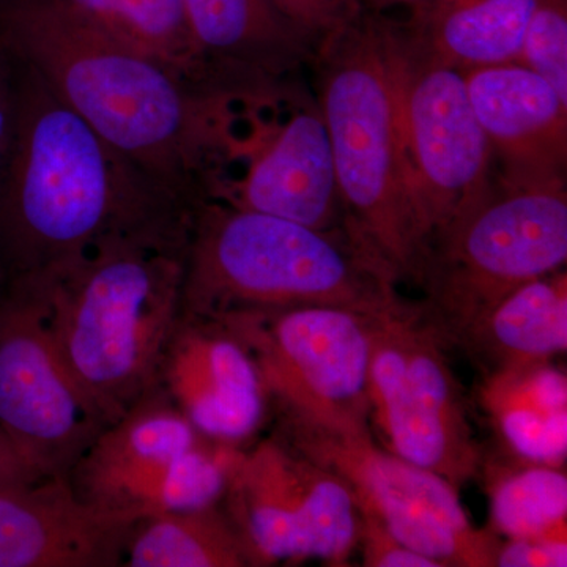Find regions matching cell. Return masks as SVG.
Here are the masks:
<instances>
[{"instance_id":"1","label":"cell","mask_w":567,"mask_h":567,"mask_svg":"<svg viewBox=\"0 0 567 567\" xmlns=\"http://www.w3.org/2000/svg\"><path fill=\"white\" fill-rule=\"evenodd\" d=\"M17 69V123L0 162L7 286L43 278L107 246L186 252L197 205L134 166L32 70L20 62Z\"/></svg>"},{"instance_id":"2","label":"cell","mask_w":567,"mask_h":567,"mask_svg":"<svg viewBox=\"0 0 567 567\" xmlns=\"http://www.w3.org/2000/svg\"><path fill=\"white\" fill-rule=\"evenodd\" d=\"M0 43L93 132L196 207L233 159L234 104L74 20L50 0H0Z\"/></svg>"},{"instance_id":"3","label":"cell","mask_w":567,"mask_h":567,"mask_svg":"<svg viewBox=\"0 0 567 567\" xmlns=\"http://www.w3.org/2000/svg\"><path fill=\"white\" fill-rule=\"evenodd\" d=\"M185 256L107 246L43 278L7 286L37 306L63 364L107 425L155 386L182 312Z\"/></svg>"},{"instance_id":"4","label":"cell","mask_w":567,"mask_h":567,"mask_svg":"<svg viewBox=\"0 0 567 567\" xmlns=\"http://www.w3.org/2000/svg\"><path fill=\"white\" fill-rule=\"evenodd\" d=\"M395 282L349 230L324 233L200 200L186 248L182 311L219 317L336 306L379 315L402 303Z\"/></svg>"},{"instance_id":"5","label":"cell","mask_w":567,"mask_h":567,"mask_svg":"<svg viewBox=\"0 0 567 567\" xmlns=\"http://www.w3.org/2000/svg\"><path fill=\"white\" fill-rule=\"evenodd\" d=\"M320 104L347 229L398 279L425 256L385 21L354 9L324 32Z\"/></svg>"},{"instance_id":"6","label":"cell","mask_w":567,"mask_h":567,"mask_svg":"<svg viewBox=\"0 0 567 567\" xmlns=\"http://www.w3.org/2000/svg\"><path fill=\"white\" fill-rule=\"evenodd\" d=\"M566 260L565 182H503L429 246L416 281L427 297L421 312L457 344L503 297Z\"/></svg>"},{"instance_id":"7","label":"cell","mask_w":567,"mask_h":567,"mask_svg":"<svg viewBox=\"0 0 567 567\" xmlns=\"http://www.w3.org/2000/svg\"><path fill=\"white\" fill-rule=\"evenodd\" d=\"M275 435L338 476L361 516L375 518L440 567H495L502 540L473 527L457 488L377 445L371 429L354 431L278 412Z\"/></svg>"},{"instance_id":"8","label":"cell","mask_w":567,"mask_h":567,"mask_svg":"<svg viewBox=\"0 0 567 567\" xmlns=\"http://www.w3.org/2000/svg\"><path fill=\"white\" fill-rule=\"evenodd\" d=\"M446 346L405 301L372 315L369 406L383 447L458 491L483 461Z\"/></svg>"},{"instance_id":"9","label":"cell","mask_w":567,"mask_h":567,"mask_svg":"<svg viewBox=\"0 0 567 567\" xmlns=\"http://www.w3.org/2000/svg\"><path fill=\"white\" fill-rule=\"evenodd\" d=\"M388 39L427 252L491 189L494 155L470 103L464 71L427 50L409 28L388 24Z\"/></svg>"},{"instance_id":"10","label":"cell","mask_w":567,"mask_h":567,"mask_svg":"<svg viewBox=\"0 0 567 567\" xmlns=\"http://www.w3.org/2000/svg\"><path fill=\"white\" fill-rule=\"evenodd\" d=\"M371 316L336 306L216 317L251 352L278 412L364 431Z\"/></svg>"},{"instance_id":"11","label":"cell","mask_w":567,"mask_h":567,"mask_svg":"<svg viewBox=\"0 0 567 567\" xmlns=\"http://www.w3.org/2000/svg\"><path fill=\"white\" fill-rule=\"evenodd\" d=\"M221 503L257 566H347L358 548L361 516L349 488L278 435L235 451Z\"/></svg>"},{"instance_id":"12","label":"cell","mask_w":567,"mask_h":567,"mask_svg":"<svg viewBox=\"0 0 567 567\" xmlns=\"http://www.w3.org/2000/svg\"><path fill=\"white\" fill-rule=\"evenodd\" d=\"M107 421L71 377L37 306H0V429L40 476L69 475Z\"/></svg>"},{"instance_id":"13","label":"cell","mask_w":567,"mask_h":567,"mask_svg":"<svg viewBox=\"0 0 567 567\" xmlns=\"http://www.w3.org/2000/svg\"><path fill=\"white\" fill-rule=\"evenodd\" d=\"M235 159H245L244 174L213 183L204 200L278 216L324 233L349 230L330 134L319 106L301 107L281 123L267 122L252 112Z\"/></svg>"},{"instance_id":"14","label":"cell","mask_w":567,"mask_h":567,"mask_svg":"<svg viewBox=\"0 0 567 567\" xmlns=\"http://www.w3.org/2000/svg\"><path fill=\"white\" fill-rule=\"evenodd\" d=\"M155 386L200 435L235 447L259 431L270 402L244 342L216 317L186 311L164 346Z\"/></svg>"},{"instance_id":"15","label":"cell","mask_w":567,"mask_h":567,"mask_svg":"<svg viewBox=\"0 0 567 567\" xmlns=\"http://www.w3.org/2000/svg\"><path fill=\"white\" fill-rule=\"evenodd\" d=\"M134 518L84 502L69 475L0 492V567H121Z\"/></svg>"},{"instance_id":"16","label":"cell","mask_w":567,"mask_h":567,"mask_svg":"<svg viewBox=\"0 0 567 567\" xmlns=\"http://www.w3.org/2000/svg\"><path fill=\"white\" fill-rule=\"evenodd\" d=\"M466 92L507 183L565 182L567 102L520 62L464 70Z\"/></svg>"},{"instance_id":"17","label":"cell","mask_w":567,"mask_h":567,"mask_svg":"<svg viewBox=\"0 0 567 567\" xmlns=\"http://www.w3.org/2000/svg\"><path fill=\"white\" fill-rule=\"evenodd\" d=\"M194 43L221 91L238 96L270 92L292 66L306 37L267 0H183Z\"/></svg>"},{"instance_id":"18","label":"cell","mask_w":567,"mask_h":567,"mask_svg":"<svg viewBox=\"0 0 567 567\" xmlns=\"http://www.w3.org/2000/svg\"><path fill=\"white\" fill-rule=\"evenodd\" d=\"M488 372L550 363L567 349L565 270L525 282L480 317L457 341Z\"/></svg>"},{"instance_id":"19","label":"cell","mask_w":567,"mask_h":567,"mask_svg":"<svg viewBox=\"0 0 567 567\" xmlns=\"http://www.w3.org/2000/svg\"><path fill=\"white\" fill-rule=\"evenodd\" d=\"M237 450L205 439L186 453L110 477L78 496L134 520L215 505L226 492Z\"/></svg>"},{"instance_id":"20","label":"cell","mask_w":567,"mask_h":567,"mask_svg":"<svg viewBox=\"0 0 567 567\" xmlns=\"http://www.w3.org/2000/svg\"><path fill=\"white\" fill-rule=\"evenodd\" d=\"M481 404L496 432L522 462L565 465L567 379L551 363L488 372Z\"/></svg>"},{"instance_id":"21","label":"cell","mask_w":567,"mask_h":567,"mask_svg":"<svg viewBox=\"0 0 567 567\" xmlns=\"http://www.w3.org/2000/svg\"><path fill=\"white\" fill-rule=\"evenodd\" d=\"M537 0H423L409 31L442 61L470 70L520 61Z\"/></svg>"},{"instance_id":"22","label":"cell","mask_w":567,"mask_h":567,"mask_svg":"<svg viewBox=\"0 0 567 567\" xmlns=\"http://www.w3.org/2000/svg\"><path fill=\"white\" fill-rule=\"evenodd\" d=\"M74 20L203 91L224 93L194 43L183 0H50Z\"/></svg>"},{"instance_id":"23","label":"cell","mask_w":567,"mask_h":567,"mask_svg":"<svg viewBox=\"0 0 567 567\" xmlns=\"http://www.w3.org/2000/svg\"><path fill=\"white\" fill-rule=\"evenodd\" d=\"M205 436L188 417L153 386L121 417L103 429L70 470L76 494L130 470L186 453Z\"/></svg>"},{"instance_id":"24","label":"cell","mask_w":567,"mask_h":567,"mask_svg":"<svg viewBox=\"0 0 567 567\" xmlns=\"http://www.w3.org/2000/svg\"><path fill=\"white\" fill-rule=\"evenodd\" d=\"M126 567L257 566L223 503L140 518L126 544Z\"/></svg>"},{"instance_id":"25","label":"cell","mask_w":567,"mask_h":567,"mask_svg":"<svg viewBox=\"0 0 567 567\" xmlns=\"http://www.w3.org/2000/svg\"><path fill=\"white\" fill-rule=\"evenodd\" d=\"M495 535L507 539L567 540V476L561 466L496 468L491 480Z\"/></svg>"},{"instance_id":"26","label":"cell","mask_w":567,"mask_h":567,"mask_svg":"<svg viewBox=\"0 0 567 567\" xmlns=\"http://www.w3.org/2000/svg\"><path fill=\"white\" fill-rule=\"evenodd\" d=\"M518 62L543 76L567 102V0H537Z\"/></svg>"},{"instance_id":"27","label":"cell","mask_w":567,"mask_h":567,"mask_svg":"<svg viewBox=\"0 0 567 567\" xmlns=\"http://www.w3.org/2000/svg\"><path fill=\"white\" fill-rule=\"evenodd\" d=\"M358 547H361L365 567H440L434 559L405 546L380 522L368 516H361Z\"/></svg>"},{"instance_id":"28","label":"cell","mask_w":567,"mask_h":567,"mask_svg":"<svg viewBox=\"0 0 567 567\" xmlns=\"http://www.w3.org/2000/svg\"><path fill=\"white\" fill-rule=\"evenodd\" d=\"M284 21L308 37L309 33L328 32L350 11L357 9L354 0H267Z\"/></svg>"},{"instance_id":"29","label":"cell","mask_w":567,"mask_h":567,"mask_svg":"<svg viewBox=\"0 0 567 567\" xmlns=\"http://www.w3.org/2000/svg\"><path fill=\"white\" fill-rule=\"evenodd\" d=\"M567 540L507 539L499 543L495 567H566Z\"/></svg>"},{"instance_id":"30","label":"cell","mask_w":567,"mask_h":567,"mask_svg":"<svg viewBox=\"0 0 567 567\" xmlns=\"http://www.w3.org/2000/svg\"><path fill=\"white\" fill-rule=\"evenodd\" d=\"M18 114V69L10 52L0 43V162L9 151Z\"/></svg>"},{"instance_id":"31","label":"cell","mask_w":567,"mask_h":567,"mask_svg":"<svg viewBox=\"0 0 567 567\" xmlns=\"http://www.w3.org/2000/svg\"><path fill=\"white\" fill-rule=\"evenodd\" d=\"M40 477L44 476H40L31 465H28L9 436L0 429V492L25 486Z\"/></svg>"},{"instance_id":"32","label":"cell","mask_w":567,"mask_h":567,"mask_svg":"<svg viewBox=\"0 0 567 567\" xmlns=\"http://www.w3.org/2000/svg\"><path fill=\"white\" fill-rule=\"evenodd\" d=\"M368 6L374 7V9H386V7L393 6H406L412 9V7L417 6V3L423 2V0H365Z\"/></svg>"},{"instance_id":"33","label":"cell","mask_w":567,"mask_h":567,"mask_svg":"<svg viewBox=\"0 0 567 567\" xmlns=\"http://www.w3.org/2000/svg\"><path fill=\"white\" fill-rule=\"evenodd\" d=\"M7 293V276L3 274L2 267H0V306L3 303V298Z\"/></svg>"}]
</instances>
